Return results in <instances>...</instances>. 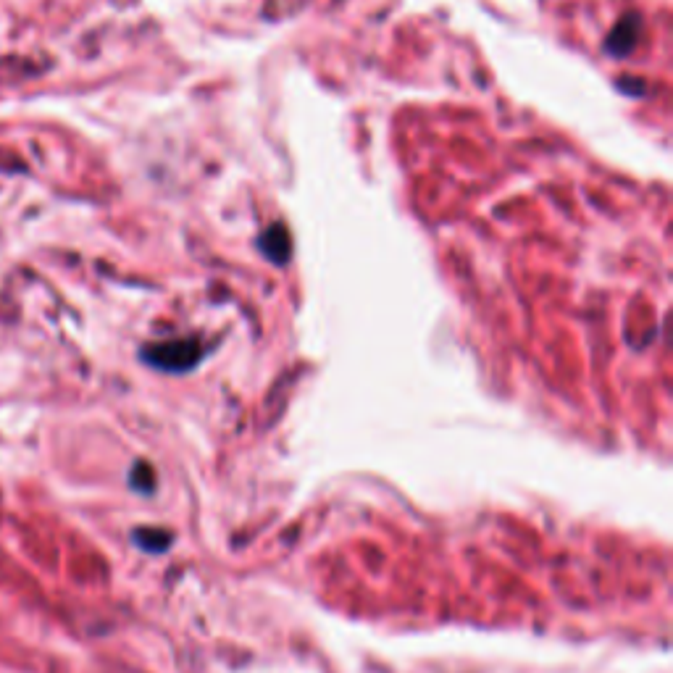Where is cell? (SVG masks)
Wrapping results in <instances>:
<instances>
[{"mask_svg":"<svg viewBox=\"0 0 673 673\" xmlns=\"http://www.w3.org/2000/svg\"><path fill=\"white\" fill-rule=\"evenodd\" d=\"M200 342L198 340H179V342H166V345H156L145 353L150 363H156L161 369H187L192 363L200 358Z\"/></svg>","mask_w":673,"mask_h":673,"instance_id":"6da1fadb","label":"cell"}]
</instances>
